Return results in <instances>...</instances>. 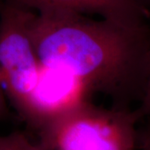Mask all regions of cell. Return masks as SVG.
Segmentation results:
<instances>
[{
	"mask_svg": "<svg viewBox=\"0 0 150 150\" xmlns=\"http://www.w3.org/2000/svg\"><path fill=\"white\" fill-rule=\"evenodd\" d=\"M0 150H42V149L25 134L13 132L7 135H0Z\"/></svg>",
	"mask_w": 150,
	"mask_h": 150,
	"instance_id": "obj_6",
	"label": "cell"
},
{
	"mask_svg": "<svg viewBox=\"0 0 150 150\" xmlns=\"http://www.w3.org/2000/svg\"><path fill=\"white\" fill-rule=\"evenodd\" d=\"M10 117V111L8 105V98L6 96L3 80L0 74V121L6 120Z\"/></svg>",
	"mask_w": 150,
	"mask_h": 150,
	"instance_id": "obj_9",
	"label": "cell"
},
{
	"mask_svg": "<svg viewBox=\"0 0 150 150\" xmlns=\"http://www.w3.org/2000/svg\"><path fill=\"white\" fill-rule=\"evenodd\" d=\"M1 3L40 12L98 14L122 26L139 28L150 24L149 8L142 0H0Z\"/></svg>",
	"mask_w": 150,
	"mask_h": 150,
	"instance_id": "obj_5",
	"label": "cell"
},
{
	"mask_svg": "<svg viewBox=\"0 0 150 150\" xmlns=\"http://www.w3.org/2000/svg\"><path fill=\"white\" fill-rule=\"evenodd\" d=\"M31 37L41 64L128 106L139 99L150 24L139 28L65 12L36 13Z\"/></svg>",
	"mask_w": 150,
	"mask_h": 150,
	"instance_id": "obj_1",
	"label": "cell"
},
{
	"mask_svg": "<svg viewBox=\"0 0 150 150\" xmlns=\"http://www.w3.org/2000/svg\"><path fill=\"white\" fill-rule=\"evenodd\" d=\"M91 93L75 77L42 65L37 85L23 121L33 131L89 101Z\"/></svg>",
	"mask_w": 150,
	"mask_h": 150,
	"instance_id": "obj_4",
	"label": "cell"
},
{
	"mask_svg": "<svg viewBox=\"0 0 150 150\" xmlns=\"http://www.w3.org/2000/svg\"><path fill=\"white\" fill-rule=\"evenodd\" d=\"M146 1H147V2L149 3V5H150V0H146ZM149 11H150V8H149Z\"/></svg>",
	"mask_w": 150,
	"mask_h": 150,
	"instance_id": "obj_10",
	"label": "cell"
},
{
	"mask_svg": "<svg viewBox=\"0 0 150 150\" xmlns=\"http://www.w3.org/2000/svg\"><path fill=\"white\" fill-rule=\"evenodd\" d=\"M138 149L139 150H150V123L139 129Z\"/></svg>",
	"mask_w": 150,
	"mask_h": 150,
	"instance_id": "obj_8",
	"label": "cell"
},
{
	"mask_svg": "<svg viewBox=\"0 0 150 150\" xmlns=\"http://www.w3.org/2000/svg\"><path fill=\"white\" fill-rule=\"evenodd\" d=\"M139 100L140 101V106L139 109L142 112L143 116L150 117V36L149 48L145 59L142 88H141Z\"/></svg>",
	"mask_w": 150,
	"mask_h": 150,
	"instance_id": "obj_7",
	"label": "cell"
},
{
	"mask_svg": "<svg viewBox=\"0 0 150 150\" xmlns=\"http://www.w3.org/2000/svg\"><path fill=\"white\" fill-rule=\"evenodd\" d=\"M139 109L83 103L36 131L42 150H136Z\"/></svg>",
	"mask_w": 150,
	"mask_h": 150,
	"instance_id": "obj_2",
	"label": "cell"
},
{
	"mask_svg": "<svg viewBox=\"0 0 150 150\" xmlns=\"http://www.w3.org/2000/svg\"><path fill=\"white\" fill-rule=\"evenodd\" d=\"M35 13L0 2V74L7 98L22 120L42 68L30 31Z\"/></svg>",
	"mask_w": 150,
	"mask_h": 150,
	"instance_id": "obj_3",
	"label": "cell"
}]
</instances>
